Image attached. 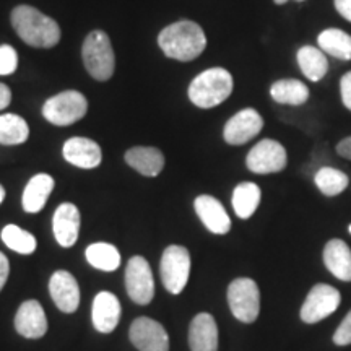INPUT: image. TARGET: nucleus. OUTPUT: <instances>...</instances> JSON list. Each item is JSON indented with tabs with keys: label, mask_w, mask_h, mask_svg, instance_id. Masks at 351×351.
<instances>
[{
	"label": "nucleus",
	"mask_w": 351,
	"mask_h": 351,
	"mask_svg": "<svg viewBox=\"0 0 351 351\" xmlns=\"http://www.w3.org/2000/svg\"><path fill=\"white\" fill-rule=\"evenodd\" d=\"M158 44L169 59L191 62L205 51L207 36L195 21L184 20L166 26L158 36Z\"/></svg>",
	"instance_id": "f257e3e1"
},
{
	"label": "nucleus",
	"mask_w": 351,
	"mask_h": 351,
	"mask_svg": "<svg viewBox=\"0 0 351 351\" xmlns=\"http://www.w3.org/2000/svg\"><path fill=\"white\" fill-rule=\"evenodd\" d=\"M10 20L13 29L28 46L47 49L60 41V26L57 25V21L34 7H15Z\"/></svg>",
	"instance_id": "f03ea898"
},
{
	"label": "nucleus",
	"mask_w": 351,
	"mask_h": 351,
	"mask_svg": "<svg viewBox=\"0 0 351 351\" xmlns=\"http://www.w3.org/2000/svg\"><path fill=\"white\" fill-rule=\"evenodd\" d=\"M232 93V77L228 70L213 67L202 72L189 86V99L197 108L210 109L221 104Z\"/></svg>",
	"instance_id": "7ed1b4c3"
},
{
	"label": "nucleus",
	"mask_w": 351,
	"mask_h": 351,
	"mask_svg": "<svg viewBox=\"0 0 351 351\" xmlns=\"http://www.w3.org/2000/svg\"><path fill=\"white\" fill-rule=\"evenodd\" d=\"M82 57L85 69L98 82H108L116 70V56H114L111 41L104 32H91L83 41Z\"/></svg>",
	"instance_id": "20e7f679"
},
{
	"label": "nucleus",
	"mask_w": 351,
	"mask_h": 351,
	"mask_svg": "<svg viewBox=\"0 0 351 351\" xmlns=\"http://www.w3.org/2000/svg\"><path fill=\"white\" fill-rule=\"evenodd\" d=\"M191 254L187 247L179 244H171L163 251L160 262V275L163 287L171 295H181L187 287L191 276Z\"/></svg>",
	"instance_id": "39448f33"
},
{
	"label": "nucleus",
	"mask_w": 351,
	"mask_h": 351,
	"mask_svg": "<svg viewBox=\"0 0 351 351\" xmlns=\"http://www.w3.org/2000/svg\"><path fill=\"white\" fill-rule=\"evenodd\" d=\"M88 101L80 91L67 90L44 103L43 116L54 125H72L86 116Z\"/></svg>",
	"instance_id": "423d86ee"
},
{
	"label": "nucleus",
	"mask_w": 351,
	"mask_h": 351,
	"mask_svg": "<svg viewBox=\"0 0 351 351\" xmlns=\"http://www.w3.org/2000/svg\"><path fill=\"white\" fill-rule=\"evenodd\" d=\"M228 304L232 315L244 324L256 322L261 313V291L251 278H236L228 287Z\"/></svg>",
	"instance_id": "0eeeda50"
},
{
	"label": "nucleus",
	"mask_w": 351,
	"mask_h": 351,
	"mask_svg": "<svg viewBox=\"0 0 351 351\" xmlns=\"http://www.w3.org/2000/svg\"><path fill=\"white\" fill-rule=\"evenodd\" d=\"M127 295L135 304L147 306L155 298V278L148 261L142 256L129 258L125 267Z\"/></svg>",
	"instance_id": "6e6552de"
},
{
	"label": "nucleus",
	"mask_w": 351,
	"mask_h": 351,
	"mask_svg": "<svg viewBox=\"0 0 351 351\" xmlns=\"http://www.w3.org/2000/svg\"><path fill=\"white\" fill-rule=\"evenodd\" d=\"M341 296L339 289L330 285L319 283L307 293L301 307V320L306 324H317L339 309Z\"/></svg>",
	"instance_id": "1a4fd4ad"
},
{
	"label": "nucleus",
	"mask_w": 351,
	"mask_h": 351,
	"mask_svg": "<svg viewBox=\"0 0 351 351\" xmlns=\"http://www.w3.org/2000/svg\"><path fill=\"white\" fill-rule=\"evenodd\" d=\"M287 163L288 156L285 147L276 140L270 138L261 140L245 158L249 171L256 174L280 173L287 168Z\"/></svg>",
	"instance_id": "9d476101"
},
{
	"label": "nucleus",
	"mask_w": 351,
	"mask_h": 351,
	"mask_svg": "<svg viewBox=\"0 0 351 351\" xmlns=\"http://www.w3.org/2000/svg\"><path fill=\"white\" fill-rule=\"evenodd\" d=\"M129 339L138 351H169V335L165 326L152 317H137L130 324Z\"/></svg>",
	"instance_id": "9b49d317"
},
{
	"label": "nucleus",
	"mask_w": 351,
	"mask_h": 351,
	"mask_svg": "<svg viewBox=\"0 0 351 351\" xmlns=\"http://www.w3.org/2000/svg\"><path fill=\"white\" fill-rule=\"evenodd\" d=\"M13 326L19 335L26 340H39L47 333L49 324H47L46 313L41 302L36 300H26L21 302L15 314Z\"/></svg>",
	"instance_id": "f8f14e48"
},
{
	"label": "nucleus",
	"mask_w": 351,
	"mask_h": 351,
	"mask_svg": "<svg viewBox=\"0 0 351 351\" xmlns=\"http://www.w3.org/2000/svg\"><path fill=\"white\" fill-rule=\"evenodd\" d=\"M49 295L60 313L73 314L80 306V287L77 278L67 270H57L51 275Z\"/></svg>",
	"instance_id": "ddd939ff"
},
{
	"label": "nucleus",
	"mask_w": 351,
	"mask_h": 351,
	"mask_svg": "<svg viewBox=\"0 0 351 351\" xmlns=\"http://www.w3.org/2000/svg\"><path fill=\"white\" fill-rule=\"evenodd\" d=\"M263 127V119L256 109L247 108L239 111L238 114L231 117L226 122L225 130H223V137L225 142L230 145H244L251 142L261 134Z\"/></svg>",
	"instance_id": "4468645a"
},
{
	"label": "nucleus",
	"mask_w": 351,
	"mask_h": 351,
	"mask_svg": "<svg viewBox=\"0 0 351 351\" xmlns=\"http://www.w3.org/2000/svg\"><path fill=\"white\" fill-rule=\"evenodd\" d=\"M80 226L82 215L78 212L77 205L67 202L56 208L54 217H52V232H54V238L60 247L69 249L77 244Z\"/></svg>",
	"instance_id": "2eb2a0df"
},
{
	"label": "nucleus",
	"mask_w": 351,
	"mask_h": 351,
	"mask_svg": "<svg viewBox=\"0 0 351 351\" xmlns=\"http://www.w3.org/2000/svg\"><path fill=\"white\" fill-rule=\"evenodd\" d=\"M121 301L111 291H99L91 306V322L96 332L112 333L119 326Z\"/></svg>",
	"instance_id": "dca6fc26"
},
{
	"label": "nucleus",
	"mask_w": 351,
	"mask_h": 351,
	"mask_svg": "<svg viewBox=\"0 0 351 351\" xmlns=\"http://www.w3.org/2000/svg\"><path fill=\"white\" fill-rule=\"evenodd\" d=\"M62 155L65 161L80 169H95L103 161V152L95 140L85 137L69 138L64 143Z\"/></svg>",
	"instance_id": "f3484780"
},
{
	"label": "nucleus",
	"mask_w": 351,
	"mask_h": 351,
	"mask_svg": "<svg viewBox=\"0 0 351 351\" xmlns=\"http://www.w3.org/2000/svg\"><path fill=\"white\" fill-rule=\"evenodd\" d=\"M194 208L197 217L200 218V221L210 232L219 236L230 232L231 219L218 199L212 195H199L194 200Z\"/></svg>",
	"instance_id": "a211bd4d"
},
{
	"label": "nucleus",
	"mask_w": 351,
	"mask_h": 351,
	"mask_svg": "<svg viewBox=\"0 0 351 351\" xmlns=\"http://www.w3.org/2000/svg\"><path fill=\"white\" fill-rule=\"evenodd\" d=\"M191 351H218V326L212 314L200 313L189 326Z\"/></svg>",
	"instance_id": "6ab92c4d"
},
{
	"label": "nucleus",
	"mask_w": 351,
	"mask_h": 351,
	"mask_svg": "<svg viewBox=\"0 0 351 351\" xmlns=\"http://www.w3.org/2000/svg\"><path fill=\"white\" fill-rule=\"evenodd\" d=\"M56 181L54 178L46 173H39L33 176L26 184L23 197H21V205L26 213H39L44 205L49 200V195L54 191Z\"/></svg>",
	"instance_id": "aec40b11"
},
{
	"label": "nucleus",
	"mask_w": 351,
	"mask_h": 351,
	"mask_svg": "<svg viewBox=\"0 0 351 351\" xmlns=\"http://www.w3.org/2000/svg\"><path fill=\"white\" fill-rule=\"evenodd\" d=\"M124 158L132 169L147 178H156L165 168V155L155 147H134Z\"/></svg>",
	"instance_id": "412c9836"
},
{
	"label": "nucleus",
	"mask_w": 351,
	"mask_h": 351,
	"mask_svg": "<svg viewBox=\"0 0 351 351\" xmlns=\"http://www.w3.org/2000/svg\"><path fill=\"white\" fill-rule=\"evenodd\" d=\"M324 263L333 276L341 282H351V251L343 241H328L324 249Z\"/></svg>",
	"instance_id": "4be33fe9"
},
{
	"label": "nucleus",
	"mask_w": 351,
	"mask_h": 351,
	"mask_svg": "<svg viewBox=\"0 0 351 351\" xmlns=\"http://www.w3.org/2000/svg\"><path fill=\"white\" fill-rule=\"evenodd\" d=\"M85 258L91 267L101 271H116L121 267V252L114 244L93 243L86 247Z\"/></svg>",
	"instance_id": "5701e85b"
},
{
	"label": "nucleus",
	"mask_w": 351,
	"mask_h": 351,
	"mask_svg": "<svg viewBox=\"0 0 351 351\" xmlns=\"http://www.w3.org/2000/svg\"><path fill=\"white\" fill-rule=\"evenodd\" d=\"M261 187L254 182H241L232 192V208L241 219L251 218L261 204Z\"/></svg>",
	"instance_id": "b1692460"
},
{
	"label": "nucleus",
	"mask_w": 351,
	"mask_h": 351,
	"mask_svg": "<svg viewBox=\"0 0 351 351\" xmlns=\"http://www.w3.org/2000/svg\"><path fill=\"white\" fill-rule=\"evenodd\" d=\"M298 64L301 72L311 82H319L320 78L326 77L328 70V60L324 51L313 46H304L298 51Z\"/></svg>",
	"instance_id": "393cba45"
},
{
	"label": "nucleus",
	"mask_w": 351,
	"mask_h": 351,
	"mask_svg": "<svg viewBox=\"0 0 351 351\" xmlns=\"http://www.w3.org/2000/svg\"><path fill=\"white\" fill-rule=\"evenodd\" d=\"M320 51L340 60H351V36L337 28H328L317 38Z\"/></svg>",
	"instance_id": "a878e982"
},
{
	"label": "nucleus",
	"mask_w": 351,
	"mask_h": 351,
	"mask_svg": "<svg viewBox=\"0 0 351 351\" xmlns=\"http://www.w3.org/2000/svg\"><path fill=\"white\" fill-rule=\"evenodd\" d=\"M270 95L276 103L291 104V106H301L309 99V90L304 83L300 80H278L270 88Z\"/></svg>",
	"instance_id": "bb28decb"
},
{
	"label": "nucleus",
	"mask_w": 351,
	"mask_h": 351,
	"mask_svg": "<svg viewBox=\"0 0 351 351\" xmlns=\"http://www.w3.org/2000/svg\"><path fill=\"white\" fill-rule=\"evenodd\" d=\"M0 238H2L3 244L8 249H12L16 254H21V256H29V254L36 252L38 249V241L34 238V234L16 225L3 226Z\"/></svg>",
	"instance_id": "cd10ccee"
},
{
	"label": "nucleus",
	"mask_w": 351,
	"mask_h": 351,
	"mask_svg": "<svg viewBox=\"0 0 351 351\" xmlns=\"http://www.w3.org/2000/svg\"><path fill=\"white\" fill-rule=\"evenodd\" d=\"M29 137V127L16 114L0 116V145H21Z\"/></svg>",
	"instance_id": "c85d7f7f"
},
{
	"label": "nucleus",
	"mask_w": 351,
	"mask_h": 351,
	"mask_svg": "<svg viewBox=\"0 0 351 351\" xmlns=\"http://www.w3.org/2000/svg\"><path fill=\"white\" fill-rule=\"evenodd\" d=\"M314 181H315V186L319 187V191L322 192L324 195L333 197V195L341 194V192L348 187L350 179L348 176L341 173L340 169L328 168V166H326V168H320L317 171Z\"/></svg>",
	"instance_id": "c756f323"
},
{
	"label": "nucleus",
	"mask_w": 351,
	"mask_h": 351,
	"mask_svg": "<svg viewBox=\"0 0 351 351\" xmlns=\"http://www.w3.org/2000/svg\"><path fill=\"white\" fill-rule=\"evenodd\" d=\"M19 67V54L8 44L0 46V75H12Z\"/></svg>",
	"instance_id": "7c9ffc66"
},
{
	"label": "nucleus",
	"mask_w": 351,
	"mask_h": 351,
	"mask_svg": "<svg viewBox=\"0 0 351 351\" xmlns=\"http://www.w3.org/2000/svg\"><path fill=\"white\" fill-rule=\"evenodd\" d=\"M333 341H335V345L340 346L351 343V311L346 314V317L341 320L340 327L337 328L335 335H333Z\"/></svg>",
	"instance_id": "2f4dec72"
},
{
	"label": "nucleus",
	"mask_w": 351,
	"mask_h": 351,
	"mask_svg": "<svg viewBox=\"0 0 351 351\" xmlns=\"http://www.w3.org/2000/svg\"><path fill=\"white\" fill-rule=\"evenodd\" d=\"M340 90H341V99H343L345 108H348L351 111V72L345 73L343 78H341Z\"/></svg>",
	"instance_id": "473e14b6"
},
{
	"label": "nucleus",
	"mask_w": 351,
	"mask_h": 351,
	"mask_svg": "<svg viewBox=\"0 0 351 351\" xmlns=\"http://www.w3.org/2000/svg\"><path fill=\"white\" fill-rule=\"evenodd\" d=\"M8 276H10V262H8L5 254L0 252V291L7 285Z\"/></svg>",
	"instance_id": "72a5a7b5"
},
{
	"label": "nucleus",
	"mask_w": 351,
	"mask_h": 351,
	"mask_svg": "<svg viewBox=\"0 0 351 351\" xmlns=\"http://www.w3.org/2000/svg\"><path fill=\"white\" fill-rule=\"evenodd\" d=\"M337 12L351 23V0H335Z\"/></svg>",
	"instance_id": "f704fd0d"
},
{
	"label": "nucleus",
	"mask_w": 351,
	"mask_h": 351,
	"mask_svg": "<svg viewBox=\"0 0 351 351\" xmlns=\"http://www.w3.org/2000/svg\"><path fill=\"white\" fill-rule=\"evenodd\" d=\"M12 101V91L10 88L7 85H3V83H0V111L2 109H5L8 104H10Z\"/></svg>",
	"instance_id": "c9c22d12"
},
{
	"label": "nucleus",
	"mask_w": 351,
	"mask_h": 351,
	"mask_svg": "<svg viewBox=\"0 0 351 351\" xmlns=\"http://www.w3.org/2000/svg\"><path fill=\"white\" fill-rule=\"evenodd\" d=\"M337 153H339L340 156L346 158V160H351V137L343 138L339 145H337Z\"/></svg>",
	"instance_id": "e433bc0d"
},
{
	"label": "nucleus",
	"mask_w": 351,
	"mask_h": 351,
	"mask_svg": "<svg viewBox=\"0 0 351 351\" xmlns=\"http://www.w3.org/2000/svg\"><path fill=\"white\" fill-rule=\"evenodd\" d=\"M3 199H5V189H3L2 184H0V204H2Z\"/></svg>",
	"instance_id": "4c0bfd02"
},
{
	"label": "nucleus",
	"mask_w": 351,
	"mask_h": 351,
	"mask_svg": "<svg viewBox=\"0 0 351 351\" xmlns=\"http://www.w3.org/2000/svg\"><path fill=\"white\" fill-rule=\"evenodd\" d=\"M274 2L276 3V5H283V3H287L288 0H274Z\"/></svg>",
	"instance_id": "58836bf2"
},
{
	"label": "nucleus",
	"mask_w": 351,
	"mask_h": 351,
	"mask_svg": "<svg viewBox=\"0 0 351 351\" xmlns=\"http://www.w3.org/2000/svg\"><path fill=\"white\" fill-rule=\"evenodd\" d=\"M348 230H350V232H351V226H350V228H348Z\"/></svg>",
	"instance_id": "ea45409f"
},
{
	"label": "nucleus",
	"mask_w": 351,
	"mask_h": 351,
	"mask_svg": "<svg viewBox=\"0 0 351 351\" xmlns=\"http://www.w3.org/2000/svg\"><path fill=\"white\" fill-rule=\"evenodd\" d=\"M298 2H302V0H298Z\"/></svg>",
	"instance_id": "a19ab883"
}]
</instances>
